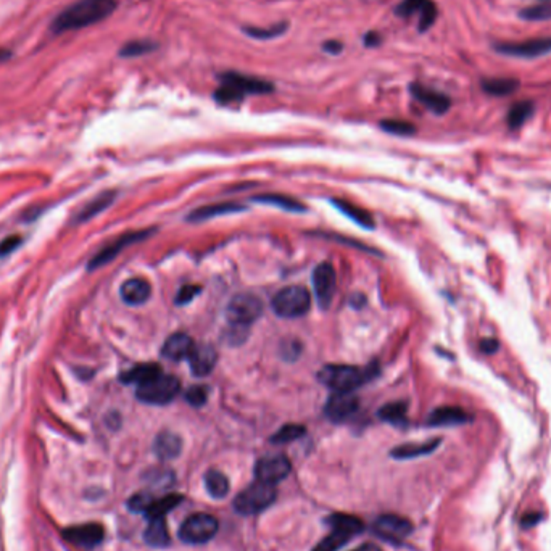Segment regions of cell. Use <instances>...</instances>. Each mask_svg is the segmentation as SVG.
<instances>
[{
	"label": "cell",
	"mask_w": 551,
	"mask_h": 551,
	"mask_svg": "<svg viewBox=\"0 0 551 551\" xmlns=\"http://www.w3.org/2000/svg\"><path fill=\"white\" fill-rule=\"evenodd\" d=\"M257 202L262 203H268V205H274L287 210V212L292 213H300L305 212V205H302L300 202H297L292 197H286V195H279V194H266L262 197H255Z\"/></svg>",
	"instance_id": "33"
},
{
	"label": "cell",
	"mask_w": 551,
	"mask_h": 551,
	"mask_svg": "<svg viewBox=\"0 0 551 551\" xmlns=\"http://www.w3.org/2000/svg\"><path fill=\"white\" fill-rule=\"evenodd\" d=\"M158 46L152 41H131L120 48V55L126 58H133V57H140V55L155 52Z\"/></svg>",
	"instance_id": "36"
},
{
	"label": "cell",
	"mask_w": 551,
	"mask_h": 551,
	"mask_svg": "<svg viewBox=\"0 0 551 551\" xmlns=\"http://www.w3.org/2000/svg\"><path fill=\"white\" fill-rule=\"evenodd\" d=\"M263 303L253 294H239L229 302L226 314L229 324L250 327L262 316Z\"/></svg>",
	"instance_id": "7"
},
{
	"label": "cell",
	"mask_w": 551,
	"mask_h": 551,
	"mask_svg": "<svg viewBox=\"0 0 551 551\" xmlns=\"http://www.w3.org/2000/svg\"><path fill=\"white\" fill-rule=\"evenodd\" d=\"M181 450H182L181 437L172 434V432H168V431L162 432V434H158L157 438H155L153 451L160 460L163 461L175 460V458L181 455Z\"/></svg>",
	"instance_id": "23"
},
{
	"label": "cell",
	"mask_w": 551,
	"mask_h": 551,
	"mask_svg": "<svg viewBox=\"0 0 551 551\" xmlns=\"http://www.w3.org/2000/svg\"><path fill=\"white\" fill-rule=\"evenodd\" d=\"M332 203L336 205L339 212H342L345 216H349V218L355 221L356 225L368 227V229L374 226V221H373V218H371V215L368 212H364V210L358 208L356 205H353V203H349L345 200H334Z\"/></svg>",
	"instance_id": "32"
},
{
	"label": "cell",
	"mask_w": 551,
	"mask_h": 551,
	"mask_svg": "<svg viewBox=\"0 0 551 551\" xmlns=\"http://www.w3.org/2000/svg\"><path fill=\"white\" fill-rule=\"evenodd\" d=\"M150 294H152L150 284H148L145 279H140V277L128 279L126 282H123V286L120 289L121 300L125 302L126 305H131V307L144 305V303L150 299Z\"/></svg>",
	"instance_id": "22"
},
{
	"label": "cell",
	"mask_w": 551,
	"mask_h": 551,
	"mask_svg": "<svg viewBox=\"0 0 551 551\" xmlns=\"http://www.w3.org/2000/svg\"><path fill=\"white\" fill-rule=\"evenodd\" d=\"M10 52L9 51H5V48H0V60H5V58H9L10 57Z\"/></svg>",
	"instance_id": "51"
},
{
	"label": "cell",
	"mask_w": 551,
	"mask_h": 551,
	"mask_svg": "<svg viewBox=\"0 0 551 551\" xmlns=\"http://www.w3.org/2000/svg\"><path fill=\"white\" fill-rule=\"evenodd\" d=\"M290 461L284 455H268L259 458L255 466V478L264 484L276 485L277 482L284 480L289 475Z\"/></svg>",
	"instance_id": "12"
},
{
	"label": "cell",
	"mask_w": 551,
	"mask_h": 551,
	"mask_svg": "<svg viewBox=\"0 0 551 551\" xmlns=\"http://www.w3.org/2000/svg\"><path fill=\"white\" fill-rule=\"evenodd\" d=\"M276 497L274 485L257 480L234 498V510L242 516H255L274 503Z\"/></svg>",
	"instance_id": "4"
},
{
	"label": "cell",
	"mask_w": 551,
	"mask_h": 551,
	"mask_svg": "<svg viewBox=\"0 0 551 551\" xmlns=\"http://www.w3.org/2000/svg\"><path fill=\"white\" fill-rule=\"evenodd\" d=\"M179 390H181V383H179L177 377L160 373L158 376L152 377V379L145 381L144 383L135 387V397L140 400L142 403L147 405H168L170 401L177 397Z\"/></svg>",
	"instance_id": "3"
},
{
	"label": "cell",
	"mask_w": 551,
	"mask_h": 551,
	"mask_svg": "<svg viewBox=\"0 0 551 551\" xmlns=\"http://www.w3.org/2000/svg\"><path fill=\"white\" fill-rule=\"evenodd\" d=\"M363 44L366 47H377L381 44V34L379 33H374V31H369V33L364 34L363 37Z\"/></svg>",
	"instance_id": "47"
},
{
	"label": "cell",
	"mask_w": 551,
	"mask_h": 551,
	"mask_svg": "<svg viewBox=\"0 0 551 551\" xmlns=\"http://www.w3.org/2000/svg\"><path fill=\"white\" fill-rule=\"evenodd\" d=\"M115 9L116 0H78L55 18L52 31L58 34L92 26L107 20Z\"/></svg>",
	"instance_id": "1"
},
{
	"label": "cell",
	"mask_w": 551,
	"mask_h": 551,
	"mask_svg": "<svg viewBox=\"0 0 551 551\" xmlns=\"http://www.w3.org/2000/svg\"><path fill=\"white\" fill-rule=\"evenodd\" d=\"M199 294H200L199 286H184L179 289V292L176 295V303L177 305H185V303H189L195 295Z\"/></svg>",
	"instance_id": "45"
},
{
	"label": "cell",
	"mask_w": 551,
	"mask_h": 551,
	"mask_svg": "<svg viewBox=\"0 0 551 551\" xmlns=\"http://www.w3.org/2000/svg\"><path fill=\"white\" fill-rule=\"evenodd\" d=\"M329 524L332 530L313 548V551H337L351 537L361 534L364 530V524L360 519L349 515H334L329 517Z\"/></svg>",
	"instance_id": "6"
},
{
	"label": "cell",
	"mask_w": 551,
	"mask_h": 551,
	"mask_svg": "<svg viewBox=\"0 0 551 551\" xmlns=\"http://www.w3.org/2000/svg\"><path fill=\"white\" fill-rule=\"evenodd\" d=\"M160 373H162V369H160L158 364H155V363L138 364V366H134L129 371H126V373H123L121 381L125 383H135V387H138V386H140V383H144L145 381L152 379V377L158 376Z\"/></svg>",
	"instance_id": "28"
},
{
	"label": "cell",
	"mask_w": 551,
	"mask_h": 551,
	"mask_svg": "<svg viewBox=\"0 0 551 551\" xmlns=\"http://www.w3.org/2000/svg\"><path fill=\"white\" fill-rule=\"evenodd\" d=\"M519 88V81L513 78H487L482 81V89L487 94L495 97H505L510 96Z\"/></svg>",
	"instance_id": "29"
},
{
	"label": "cell",
	"mask_w": 551,
	"mask_h": 551,
	"mask_svg": "<svg viewBox=\"0 0 551 551\" xmlns=\"http://www.w3.org/2000/svg\"><path fill=\"white\" fill-rule=\"evenodd\" d=\"M498 349H500V342L497 339H492V337L482 339L479 344V350L482 353H485V355H492V353L498 351Z\"/></svg>",
	"instance_id": "46"
},
{
	"label": "cell",
	"mask_w": 551,
	"mask_h": 551,
	"mask_svg": "<svg viewBox=\"0 0 551 551\" xmlns=\"http://www.w3.org/2000/svg\"><path fill=\"white\" fill-rule=\"evenodd\" d=\"M205 487L210 497L215 500H222L229 493V480L220 470H208L205 474Z\"/></svg>",
	"instance_id": "31"
},
{
	"label": "cell",
	"mask_w": 551,
	"mask_h": 551,
	"mask_svg": "<svg viewBox=\"0 0 551 551\" xmlns=\"http://www.w3.org/2000/svg\"><path fill=\"white\" fill-rule=\"evenodd\" d=\"M287 28H289L287 23H279V24H276V26H271V28H253V26L244 28V33L253 37V39L269 41V39H274V37L286 33Z\"/></svg>",
	"instance_id": "37"
},
{
	"label": "cell",
	"mask_w": 551,
	"mask_h": 551,
	"mask_svg": "<svg viewBox=\"0 0 551 551\" xmlns=\"http://www.w3.org/2000/svg\"><path fill=\"white\" fill-rule=\"evenodd\" d=\"M185 400H187L192 406H203L208 400V387L205 386L189 387L187 392H185Z\"/></svg>",
	"instance_id": "42"
},
{
	"label": "cell",
	"mask_w": 551,
	"mask_h": 551,
	"mask_svg": "<svg viewBox=\"0 0 551 551\" xmlns=\"http://www.w3.org/2000/svg\"><path fill=\"white\" fill-rule=\"evenodd\" d=\"M221 84L229 86L235 92H239L240 96H262V94H271L274 91V86L264 79H259L255 76H249V74L227 71L220 74Z\"/></svg>",
	"instance_id": "11"
},
{
	"label": "cell",
	"mask_w": 551,
	"mask_h": 551,
	"mask_svg": "<svg viewBox=\"0 0 551 551\" xmlns=\"http://www.w3.org/2000/svg\"><path fill=\"white\" fill-rule=\"evenodd\" d=\"M115 197H116V192L113 190L102 192L101 195H97L96 199H92L89 203H86V205L79 210V213L76 216V222H86L92 218H96L97 215L105 212V210L115 202Z\"/></svg>",
	"instance_id": "26"
},
{
	"label": "cell",
	"mask_w": 551,
	"mask_h": 551,
	"mask_svg": "<svg viewBox=\"0 0 551 551\" xmlns=\"http://www.w3.org/2000/svg\"><path fill=\"white\" fill-rule=\"evenodd\" d=\"M152 232H155V229H145V231H135V232H128L120 235V237L111 240L110 244H107L103 249H101V252H98L97 255L89 262L88 269L94 271L102 268L105 264H108L111 259H115L123 250L126 249V247L133 245L135 242H140V240L147 239Z\"/></svg>",
	"instance_id": "10"
},
{
	"label": "cell",
	"mask_w": 551,
	"mask_h": 551,
	"mask_svg": "<svg viewBox=\"0 0 551 551\" xmlns=\"http://www.w3.org/2000/svg\"><path fill=\"white\" fill-rule=\"evenodd\" d=\"M373 374V368L361 369L349 364H327L319 371V381L332 392H353L368 382Z\"/></svg>",
	"instance_id": "2"
},
{
	"label": "cell",
	"mask_w": 551,
	"mask_h": 551,
	"mask_svg": "<svg viewBox=\"0 0 551 551\" xmlns=\"http://www.w3.org/2000/svg\"><path fill=\"white\" fill-rule=\"evenodd\" d=\"M519 16L527 21H547L551 20V4H538L532 7L522 9L519 11Z\"/></svg>",
	"instance_id": "39"
},
{
	"label": "cell",
	"mask_w": 551,
	"mask_h": 551,
	"mask_svg": "<svg viewBox=\"0 0 551 551\" xmlns=\"http://www.w3.org/2000/svg\"><path fill=\"white\" fill-rule=\"evenodd\" d=\"M413 532V524L397 515H383L374 522V534L390 543H400Z\"/></svg>",
	"instance_id": "14"
},
{
	"label": "cell",
	"mask_w": 551,
	"mask_h": 551,
	"mask_svg": "<svg viewBox=\"0 0 551 551\" xmlns=\"http://www.w3.org/2000/svg\"><path fill=\"white\" fill-rule=\"evenodd\" d=\"M144 540L153 548L168 547L171 538L168 529H166L165 517H148V525L144 532Z\"/></svg>",
	"instance_id": "25"
},
{
	"label": "cell",
	"mask_w": 551,
	"mask_h": 551,
	"mask_svg": "<svg viewBox=\"0 0 551 551\" xmlns=\"http://www.w3.org/2000/svg\"><path fill=\"white\" fill-rule=\"evenodd\" d=\"M153 501H155V498L152 497V493L140 492V493H135L134 497L129 498L128 508L133 513H142V515H145V513L148 511V508L152 506Z\"/></svg>",
	"instance_id": "41"
},
{
	"label": "cell",
	"mask_w": 551,
	"mask_h": 551,
	"mask_svg": "<svg viewBox=\"0 0 551 551\" xmlns=\"http://www.w3.org/2000/svg\"><path fill=\"white\" fill-rule=\"evenodd\" d=\"M381 128L386 133L395 134V135H411L416 133V128L411 123L403 120H383L381 123Z\"/></svg>",
	"instance_id": "40"
},
{
	"label": "cell",
	"mask_w": 551,
	"mask_h": 551,
	"mask_svg": "<svg viewBox=\"0 0 551 551\" xmlns=\"http://www.w3.org/2000/svg\"><path fill=\"white\" fill-rule=\"evenodd\" d=\"M441 443V438H434V441H427L423 443H405L390 451V456L395 458V460H413V458L434 453Z\"/></svg>",
	"instance_id": "24"
},
{
	"label": "cell",
	"mask_w": 551,
	"mask_h": 551,
	"mask_svg": "<svg viewBox=\"0 0 551 551\" xmlns=\"http://www.w3.org/2000/svg\"><path fill=\"white\" fill-rule=\"evenodd\" d=\"M473 421V416L463 408L458 406H441L432 411L427 418V424L432 427H448V426H461Z\"/></svg>",
	"instance_id": "20"
},
{
	"label": "cell",
	"mask_w": 551,
	"mask_h": 551,
	"mask_svg": "<svg viewBox=\"0 0 551 551\" xmlns=\"http://www.w3.org/2000/svg\"><path fill=\"white\" fill-rule=\"evenodd\" d=\"M272 311L277 316L294 319L307 314L311 308V295L308 290L302 286H290L284 287L274 295L271 302Z\"/></svg>",
	"instance_id": "5"
},
{
	"label": "cell",
	"mask_w": 551,
	"mask_h": 551,
	"mask_svg": "<svg viewBox=\"0 0 551 551\" xmlns=\"http://www.w3.org/2000/svg\"><path fill=\"white\" fill-rule=\"evenodd\" d=\"M303 434H305V427H303V426L287 424V426L281 427V429L277 431L276 434L271 437V442L272 443H277V445L290 443V442L297 441V438H300Z\"/></svg>",
	"instance_id": "38"
},
{
	"label": "cell",
	"mask_w": 551,
	"mask_h": 551,
	"mask_svg": "<svg viewBox=\"0 0 551 551\" xmlns=\"http://www.w3.org/2000/svg\"><path fill=\"white\" fill-rule=\"evenodd\" d=\"M187 360L190 363L192 373L197 377H203L208 376L215 369L216 361H218V353H216L212 345H195Z\"/></svg>",
	"instance_id": "19"
},
{
	"label": "cell",
	"mask_w": 551,
	"mask_h": 551,
	"mask_svg": "<svg viewBox=\"0 0 551 551\" xmlns=\"http://www.w3.org/2000/svg\"><path fill=\"white\" fill-rule=\"evenodd\" d=\"M313 287L319 307H329L337 287V276L331 263H321L316 266V269L313 271Z\"/></svg>",
	"instance_id": "15"
},
{
	"label": "cell",
	"mask_w": 551,
	"mask_h": 551,
	"mask_svg": "<svg viewBox=\"0 0 551 551\" xmlns=\"http://www.w3.org/2000/svg\"><path fill=\"white\" fill-rule=\"evenodd\" d=\"M245 210V207L237 205V203H220V205H210V207H203L192 212L189 216V221H205L210 218H216V216H222V215H231V213H237Z\"/></svg>",
	"instance_id": "27"
},
{
	"label": "cell",
	"mask_w": 551,
	"mask_h": 551,
	"mask_svg": "<svg viewBox=\"0 0 551 551\" xmlns=\"http://www.w3.org/2000/svg\"><path fill=\"white\" fill-rule=\"evenodd\" d=\"M103 527L98 524H83V525H73V527L66 529L63 532V537L66 542L76 545L79 548H96L97 545H101L103 540Z\"/></svg>",
	"instance_id": "17"
},
{
	"label": "cell",
	"mask_w": 551,
	"mask_h": 551,
	"mask_svg": "<svg viewBox=\"0 0 551 551\" xmlns=\"http://www.w3.org/2000/svg\"><path fill=\"white\" fill-rule=\"evenodd\" d=\"M410 92L419 103H423L427 110H431L432 113L436 115L447 113L451 107L450 97H447L438 91L426 88L423 84H411Z\"/></svg>",
	"instance_id": "18"
},
{
	"label": "cell",
	"mask_w": 551,
	"mask_h": 551,
	"mask_svg": "<svg viewBox=\"0 0 551 551\" xmlns=\"http://www.w3.org/2000/svg\"><path fill=\"white\" fill-rule=\"evenodd\" d=\"M323 48H324V52H327V53H332V55H337V53H340V52H342V48H344V46H342V44H340V42H339V41H327V42H324V46H323Z\"/></svg>",
	"instance_id": "48"
},
{
	"label": "cell",
	"mask_w": 551,
	"mask_h": 551,
	"mask_svg": "<svg viewBox=\"0 0 551 551\" xmlns=\"http://www.w3.org/2000/svg\"><path fill=\"white\" fill-rule=\"evenodd\" d=\"M21 244L23 239L20 235H9L7 239H4L2 242H0V258L9 257L10 253H14Z\"/></svg>",
	"instance_id": "43"
},
{
	"label": "cell",
	"mask_w": 551,
	"mask_h": 551,
	"mask_svg": "<svg viewBox=\"0 0 551 551\" xmlns=\"http://www.w3.org/2000/svg\"><path fill=\"white\" fill-rule=\"evenodd\" d=\"M493 51L517 58H537L551 53V37H537V39L521 42H497Z\"/></svg>",
	"instance_id": "9"
},
{
	"label": "cell",
	"mask_w": 551,
	"mask_h": 551,
	"mask_svg": "<svg viewBox=\"0 0 551 551\" xmlns=\"http://www.w3.org/2000/svg\"><path fill=\"white\" fill-rule=\"evenodd\" d=\"M395 14L401 18L419 16V31L424 33L437 20V5L434 0H401Z\"/></svg>",
	"instance_id": "13"
},
{
	"label": "cell",
	"mask_w": 551,
	"mask_h": 551,
	"mask_svg": "<svg viewBox=\"0 0 551 551\" xmlns=\"http://www.w3.org/2000/svg\"><path fill=\"white\" fill-rule=\"evenodd\" d=\"M540 521V515L538 513H530V515H525L522 519V525L524 527H532V525L537 524Z\"/></svg>",
	"instance_id": "49"
},
{
	"label": "cell",
	"mask_w": 551,
	"mask_h": 551,
	"mask_svg": "<svg viewBox=\"0 0 551 551\" xmlns=\"http://www.w3.org/2000/svg\"><path fill=\"white\" fill-rule=\"evenodd\" d=\"M351 551H382V550L377 547L376 543H364V545H361V547H358Z\"/></svg>",
	"instance_id": "50"
},
{
	"label": "cell",
	"mask_w": 551,
	"mask_h": 551,
	"mask_svg": "<svg viewBox=\"0 0 551 551\" xmlns=\"http://www.w3.org/2000/svg\"><path fill=\"white\" fill-rule=\"evenodd\" d=\"M406 411H408V405L405 401H393V403H388L382 408L379 411V418L386 423L390 424H403L406 421Z\"/></svg>",
	"instance_id": "35"
},
{
	"label": "cell",
	"mask_w": 551,
	"mask_h": 551,
	"mask_svg": "<svg viewBox=\"0 0 551 551\" xmlns=\"http://www.w3.org/2000/svg\"><path fill=\"white\" fill-rule=\"evenodd\" d=\"M534 111H535L534 102L521 101V102L515 103L510 108V111H508V116H506L508 126H510L511 129L521 128L525 121L530 120L532 115H534Z\"/></svg>",
	"instance_id": "30"
},
{
	"label": "cell",
	"mask_w": 551,
	"mask_h": 551,
	"mask_svg": "<svg viewBox=\"0 0 551 551\" xmlns=\"http://www.w3.org/2000/svg\"><path fill=\"white\" fill-rule=\"evenodd\" d=\"M194 346L195 344L192 342V339L187 336V334L177 332L166 339V342L162 349V355L166 358V360L182 361V360H187L190 356Z\"/></svg>",
	"instance_id": "21"
},
{
	"label": "cell",
	"mask_w": 551,
	"mask_h": 551,
	"mask_svg": "<svg viewBox=\"0 0 551 551\" xmlns=\"http://www.w3.org/2000/svg\"><path fill=\"white\" fill-rule=\"evenodd\" d=\"M360 408V400L353 392H334L332 397L327 400L324 413L332 423H344L350 419Z\"/></svg>",
	"instance_id": "16"
},
{
	"label": "cell",
	"mask_w": 551,
	"mask_h": 551,
	"mask_svg": "<svg viewBox=\"0 0 551 551\" xmlns=\"http://www.w3.org/2000/svg\"><path fill=\"white\" fill-rule=\"evenodd\" d=\"M182 501V495L172 493V495H166V497L157 500L152 503V506L148 508V511L145 513L147 517H165L166 513L171 511L172 508H176L179 503Z\"/></svg>",
	"instance_id": "34"
},
{
	"label": "cell",
	"mask_w": 551,
	"mask_h": 551,
	"mask_svg": "<svg viewBox=\"0 0 551 551\" xmlns=\"http://www.w3.org/2000/svg\"><path fill=\"white\" fill-rule=\"evenodd\" d=\"M247 334H249V327L231 324L229 331L226 332V339L231 345H237L240 342H244V340L247 339Z\"/></svg>",
	"instance_id": "44"
},
{
	"label": "cell",
	"mask_w": 551,
	"mask_h": 551,
	"mask_svg": "<svg viewBox=\"0 0 551 551\" xmlns=\"http://www.w3.org/2000/svg\"><path fill=\"white\" fill-rule=\"evenodd\" d=\"M218 532V521L216 517L203 513L189 516L179 527V538L189 545H203L212 540Z\"/></svg>",
	"instance_id": "8"
}]
</instances>
